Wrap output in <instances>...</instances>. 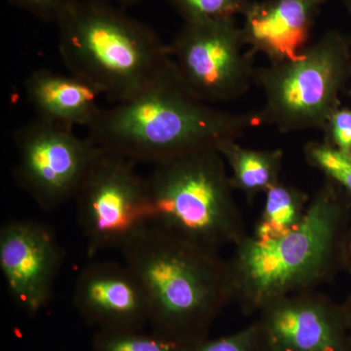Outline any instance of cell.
<instances>
[{"label": "cell", "mask_w": 351, "mask_h": 351, "mask_svg": "<svg viewBox=\"0 0 351 351\" xmlns=\"http://www.w3.org/2000/svg\"><path fill=\"white\" fill-rule=\"evenodd\" d=\"M15 144L16 180L45 211L75 199L101 151L88 136L39 119L16 131Z\"/></svg>", "instance_id": "9"}, {"label": "cell", "mask_w": 351, "mask_h": 351, "mask_svg": "<svg viewBox=\"0 0 351 351\" xmlns=\"http://www.w3.org/2000/svg\"><path fill=\"white\" fill-rule=\"evenodd\" d=\"M189 343L163 335H142L136 330H104L97 337L96 351H184Z\"/></svg>", "instance_id": "17"}, {"label": "cell", "mask_w": 351, "mask_h": 351, "mask_svg": "<svg viewBox=\"0 0 351 351\" xmlns=\"http://www.w3.org/2000/svg\"><path fill=\"white\" fill-rule=\"evenodd\" d=\"M167 46L182 82L205 103L237 100L255 80V56L235 18L186 21Z\"/></svg>", "instance_id": "7"}, {"label": "cell", "mask_w": 351, "mask_h": 351, "mask_svg": "<svg viewBox=\"0 0 351 351\" xmlns=\"http://www.w3.org/2000/svg\"><path fill=\"white\" fill-rule=\"evenodd\" d=\"M254 0H169L186 21L223 19L243 15Z\"/></svg>", "instance_id": "20"}, {"label": "cell", "mask_w": 351, "mask_h": 351, "mask_svg": "<svg viewBox=\"0 0 351 351\" xmlns=\"http://www.w3.org/2000/svg\"><path fill=\"white\" fill-rule=\"evenodd\" d=\"M341 306H343L346 330H348V338H350L351 348V295H348V299L346 300L343 304H341Z\"/></svg>", "instance_id": "24"}, {"label": "cell", "mask_w": 351, "mask_h": 351, "mask_svg": "<svg viewBox=\"0 0 351 351\" xmlns=\"http://www.w3.org/2000/svg\"><path fill=\"white\" fill-rule=\"evenodd\" d=\"M258 314L270 351H351L343 306L316 290L279 298Z\"/></svg>", "instance_id": "11"}, {"label": "cell", "mask_w": 351, "mask_h": 351, "mask_svg": "<svg viewBox=\"0 0 351 351\" xmlns=\"http://www.w3.org/2000/svg\"><path fill=\"white\" fill-rule=\"evenodd\" d=\"M136 163L101 149L75 199L88 257L121 249L145 230V182Z\"/></svg>", "instance_id": "8"}, {"label": "cell", "mask_w": 351, "mask_h": 351, "mask_svg": "<svg viewBox=\"0 0 351 351\" xmlns=\"http://www.w3.org/2000/svg\"><path fill=\"white\" fill-rule=\"evenodd\" d=\"M145 289L157 332L184 343L206 338L207 328L233 301L228 261L147 226L120 249Z\"/></svg>", "instance_id": "3"}, {"label": "cell", "mask_w": 351, "mask_h": 351, "mask_svg": "<svg viewBox=\"0 0 351 351\" xmlns=\"http://www.w3.org/2000/svg\"><path fill=\"white\" fill-rule=\"evenodd\" d=\"M56 24L69 73L114 104L140 93L170 62L167 44L151 27L106 0H78Z\"/></svg>", "instance_id": "4"}, {"label": "cell", "mask_w": 351, "mask_h": 351, "mask_svg": "<svg viewBox=\"0 0 351 351\" xmlns=\"http://www.w3.org/2000/svg\"><path fill=\"white\" fill-rule=\"evenodd\" d=\"M119 1L122 6H131L133 4L137 3L140 0H119Z\"/></svg>", "instance_id": "25"}, {"label": "cell", "mask_w": 351, "mask_h": 351, "mask_svg": "<svg viewBox=\"0 0 351 351\" xmlns=\"http://www.w3.org/2000/svg\"><path fill=\"white\" fill-rule=\"evenodd\" d=\"M326 0H254L241 29L252 55L269 63L294 60L309 45L311 32Z\"/></svg>", "instance_id": "13"}, {"label": "cell", "mask_w": 351, "mask_h": 351, "mask_svg": "<svg viewBox=\"0 0 351 351\" xmlns=\"http://www.w3.org/2000/svg\"><path fill=\"white\" fill-rule=\"evenodd\" d=\"M304 159L314 169L320 171L351 201V154L330 147L326 143L309 142L304 147Z\"/></svg>", "instance_id": "18"}, {"label": "cell", "mask_w": 351, "mask_h": 351, "mask_svg": "<svg viewBox=\"0 0 351 351\" xmlns=\"http://www.w3.org/2000/svg\"><path fill=\"white\" fill-rule=\"evenodd\" d=\"M14 6L27 11L45 22L57 23L78 0H8Z\"/></svg>", "instance_id": "22"}, {"label": "cell", "mask_w": 351, "mask_h": 351, "mask_svg": "<svg viewBox=\"0 0 351 351\" xmlns=\"http://www.w3.org/2000/svg\"><path fill=\"white\" fill-rule=\"evenodd\" d=\"M323 142L345 154H351V108L339 107L323 126Z\"/></svg>", "instance_id": "21"}, {"label": "cell", "mask_w": 351, "mask_h": 351, "mask_svg": "<svg viewBox=\"0 0 351 351\" xmlns=\"http://www.w3.org/2000/svg\"><path fill=\"white\" fill-rule=\"evenodd\" d=\"M25 89L36 119L66 128H87L101 108L98 99L103 94L71 73L36 69L25 80Z\"/></svg>", "instance_id": "14"}, {"label": "cell", "mask_w": 351, "mask_h": 351, "mask_svg": "<svg viewBox=\"0 0 351 351\" xmlns=\"http://www.w3.org/2000/svg\"><path fill=\"white\" fill-rule=\"evenodd\" d=\"M256 112H230L201 101L170 62L129 100L101 108L87 127L88 137L104 151L154 165L223 141L239 140L258 125Z\"/></svg>", "instance_id": "1"}, {"label": "cell", "mask_w": 351, "mask_h": 351, "mask_svg": "<svg viewBox=\"0 0 351 351\" xmlns=\"http://www.w3.org/2000/svg\"><path fill=\"white\" fill-rule=\"evenodd\" d=\"M351 201L329 180L309 201L301 225L271 241L250 234L228 260L233 301L246 315L279 298L316 290L339 267V247L350 226Z\"/></svg>", "instance_id": "2"}, {"label": "cell", "mask_w": 351, "mask_h": 351, "mask_svg": "<svg viewBox=\"0 0 351 351\" xmlns=\"http://www.w3.org/2000/svg\"><path fill=\"white\" fill-rule=\"evenodd\" d=\"M230 169V182L247 199L265 195L280 181L282 149H256L243 147L237 140H226L217 145Z\"/></svg>", "instance_id": "15"}, {"label": "cell", "mask_w": 351, "mask_h": 351, "mask_svg": "<svg viewBox=\"0 0 351 351\" xmlns=\"http://www.w3.org/2000/svg\"><path fill=\"white\" fill-rule=\"evenodd\" d=\"M184 351H270L260 323L255 322L244 329L221 337L203 338L188 343Z\"/></svg>", "instance_id": "19"}, {"label": "cell", "mask_w": 351, "mask_h": 351, "mask_svg": "<svg viewBox=\"0 0 351 351\" xmlns=\"http://www.w3.org/2000/svg\"><path fill=\"white\" fill-rule=\"evenodd\" d=\"M339 267L351 277V225L343 235L339 247Z\"/></svg>", "instance_id": "23"}, {"label": "cell", "mask_w": 351, "mask_h": 351, "mask_svg": "<svg viewBox=\"0 0 351 351\" xmlns=\"http://www.w3.org/2000/svg\"><path fill=\"white\" fill-rule=\"evenodd\" d=\"M63 258V249L50 226L16 219L0 228L2 276L13 299L29 313L47 306Z\"/></svg>", "instance_id": "10"}, {"label": "cell", "mask_w": 351, "mask_h": 351, "mask_svg": "<svg viewBox=\"0 0 351 351\" xmlns=\"http://www.w3.org/2000/svg\"><path fill=\"white\" fill-rule=\"evenodd\" d=\"M265 204L251 237L258 241L280 239L304 221L311 197L302 189L279 182L265 193Z\"/></svg>", "instance_id": "16"}, {"label": "cell", "mask_w": 351, "mask_h": 351, "mask_svg": "<svg viewBox=\"0 0 351 351\" xmlns=\"http://www.w3.org/2000/svg\"><path fill=\"white\" fill-rule=\"evenodd\" d=\"M73 301L82 315L104 330H137L149 320L145 289L124 263L88 265L76 280Z\"/></svg>", "instance_id": "12"}, {"label": "cell", "mask_w": 351, "mask_h": 351, "mask_svg": "<svg viewBox=\"0 0 351 351\" xmlns=\"http://www.w3.org/2000/svg\"><path fill=\"white\" fill-rule=\"evenodd\" d=\"M343 1V5H345L346 10L348 11V13L351 15V0H341Z\"/></svg>", "instance_id": "26"}, {"label": "cell", "mask_w": 351, "mask_h": 351, "mask_svg": "<svg viewBox=\"0 0 351 351\" xmlns=\"http://www.w3.org/2000/svg\"><path fill=\"white\" fill-rule=\"evenodd\" d=\"M350 80L351 36L330 29L295 59L256 69L265 96L258 123L281 133L322 130Z\"/></svg>", "instance_id": "6"}, {"label": "cell", "mask_w": 351, "mask_h": 351, "mask_svg": "<svg viewBox=\"0 0 351 351\" xmlns=\"http://www.w3.org/2000/svg\"><path fill=\"white\" fill-rule=\"evenodd\" d=\"M145 182L149 226L214 252L237 246L248 235L217 147L157 163Z\"/></svg>", "instance_id": "5"}]
</instances>
